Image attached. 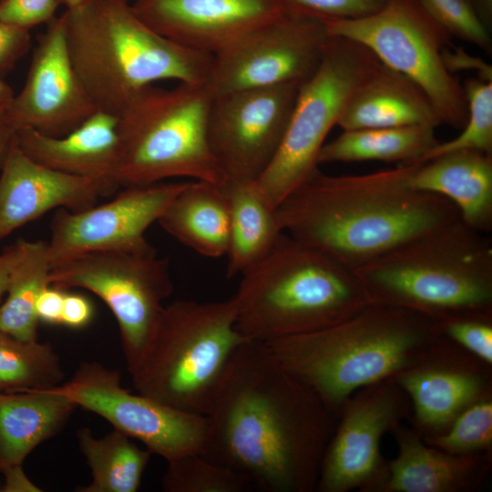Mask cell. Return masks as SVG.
Returning a JSON list of instances; mask_svg holds the SVG:
<instances>
[{
  "label": "cell",
  "mask_w": 492,
  "mask_h": 492,
  "mask_svg": "<svg viewBox=\"0 0 492 492\" xmlns=\"http://www.w3.org/2000/svg\"><path fill=\"white\" fill-rule=\"evenodd\" d=\"M438 142L435 128L423 126L343 130L337 138L324 143L317 163L366 160L398 165L415 163Z\"/></svg>",
  "instance_id": "cell-28"
},
{
  "label": "cell",
  "mask_w": 492,
  "mask_h": 492,
  "mask_svg": "<svg viewBox=\"0 0 492 492\" xmlns=\"http://www.w3.org/2000/svg\"><path fill=\"white\" fill-rule=\"evenodd\" d=\"M46 25L24 86L0 118L14 133L31 128L61 137L97 111L69 57L64 15Z\"/></svg>",
  "instance_id": "cell-17"
},
{
  "label": "cell",
  "mask_w": 492,
  "mask_h": 492,
  "mask_svg": "<svg viewBox=\"0 0 492 492\" xmlns=\"http://www.w3.org/2000/svg\"><path fill=\"white\" fill-rule=\"evenodd\" d=\"M14 96L11 87L0 77V118L8 108Z\"/></svg>",
  "instance_id": "cell-46"
},
{
  "label": "cell",
  "mask_w": 492,
  "mask_h": 492,
  "mask_svg": "<svg viewBox=\"0 0 492 492\" xmlns=\"http://www.w3.org/2000/svg\"><path fill=\"white\" fill-rule=\"evenodd\" d=\"M30 46L29 30L0 21V75L13 68Z\"/></svg>",
  "instance_id": "cell-39"
},
{
  "label": "cell",
  "mask_w": 492,
  "mask_h": 492,
  "mask_svg": "<svg viewBox=\"0 0 492 492\" xmlns=\"http://www.w3.org/2000/svg\"><path fill=\"white\" fill-rule=\"evenodd\" d=\"M85 1L86 0H58L59 4L64 5L66 8L75 7Z\"/></svg>",
  "instance_id": "cell-48"
},
{
  "label": "cell",
  "mask_w": 492,
  "mask_h": 492,
  "mask_svg": "<svg viewBox=\"0 0 492 492\" xmlns=\"http://www.w3.org/2000/svg\"><path fill=\"white\" fill-rule=\"evenodd\" d=\"M157 222L177 241L202 256L218 258L227 253L229 209L220 185L187 181Z\"/></svg>",
  "instance_id": "cell-27"
},
{
  "label": "cell",
  "mask_w": 492,
  "mask_h": 492,
  "mask_svg": "<svg viewBox=\"0 0 492 492\" xmlns=\"http://www.w3.org/2000/svg\"><path fill=\"white\" fill-rule=\"evenodd\" d=\"M423 440L453 455L492 454V396L466 408L445 433Z\"/></svg>",
  "instance_id": "cell-34"
},
{
  "label": "cell",
  "mask_w": 492,
  "mask_h": 492,
  "mask_svg": "<svg viewBox=\"0 0 492 492\" xmlns=\"http://www.w3.org/2000/svg\"><path fill=\"white\" fill-rule=\"evenodd\" d=\"M13 135L14 131L0 119V160Z\"/></svg>",
  "instance_id": "cell-47"
},
{
  "label": "cell",
  "mask_w": 492,
  "mask_h": 492,
  "mask_svg": "<svg viewBox=\"0 0 492 492\" xmlns=\"http://www.w3.org/2000/svg\"><path fill=\"white\" fill-rule=\"evenodd\" d=\"M413 167L345 176L318 168L278 205L282 230L354 271L460 219L447 199L410 186Z\"/></svg>",
  "instance_id": "cell-2"
},
{
  "label": "cell",
  "mask_w": 492,
  "mask_h": 492,
  "mask_svg": "<svg viewBox=\"0 0 492 492\" xmlns=\"http://www.w3.org/2000/svg\"><path fill=\"white\" fill-rule=\"evenodd\" d=\"M440 125L425 91L382 63L354 93L337 124L343 130Z\"/></svg>",
  "instance_id": "cell-24"
},
{
  "label": "cell",
  "mask_w": 492,
  "mask_h": 492,
  "mask_svg": "<svg viewBox=\"0 0 492 492\" xmlns=\"http://www.w3.org/2000/svg\"><path fill=\"white\" fill-rule=\"evenodd\" d=\"M77 406L48 390L0 392V474L65 426Z\"/></svg>",
  "instance_id": "cell-25"
},
{
  "label": "cell",
  "mask_w": 492,
  "mask_h": 492,
  "mask_svg": "<svg viewBox=\"0 0 492 492\" xmlns=\"http://www.w3.org/2000/svg\"><path fill=\"white\" fill-rule=\"evenodd\" d=\"M451 47V46H450ZM446 48L443 58L446 67L451 74L462 70H475L477 77L492 81V67L482 59L466 53L461 48Z\"/></svg>",
  "instance_id": "cell-41"
},
{
  "label": "cell",
  "mask_w": 492,
  "mask_h": 492,
  "mask_svg": "<svg viewBox=\"0 0 492 492\" xmlns=\"http://www.w3.org/2000/svg\"><path fill=\"white\" fill-rule=\"evenodd\" d=\"M467 118L455 138L438 142L415 163H422L453 150H477L492 154V81L469 78L463 84Z\"/></svg>",
  "instance_id": "cell-33"
},
{
  "label": "cell",
  "mask_w": 492,
  "mask_h": 492,
  "mask_svg": "<svg viewBox=\"0 0 492 492\" xmlns=\"http://www.w3.org/2000/svg\"><path fill=\"white\" fill-rule=\"evenodd\" d=\"M50 284L91 292L118 323L128 373L151 339L173 292L169 261L153 253L93 251L52 267Z\"/></svg>",
  "instance_id": "cell-11"
},
{
  "label": "cell",
  "mask_w": 492,
  "mask_h": 492,
  "mask_svg": "<svg viewBox=\"0 0 492 492\" xmlns=\"http://www.w3.org/2000/svg\"><path fill=\"white\" fill-rule=\"evenodd\" d=\"M236 319L233 297L165 305L129 372L136 391L175 409L206 415L232 357L248 340Z\"/></svg>",
  "instance_id": "cell-7"
},
{
  "label": "cell",
  "mask_w": 492,
  "mask_h": 492,
  "mask_svg": "<svg viewBox=\"0 0 492 492\" xmlns=\"http://www.w3.org/2000/svg\"><path fill=\"white\" fill-rule=\"evenodd\" d=\"M93 315V305L87 297L66 292L61 324L71 329H81L90 323Z\"/></svg>",
  "instance_id": "cell-40"
},
{
  "label": "cell",
  "mask_w": 492,
  "mask_h": 492,
  "mask_svg": "<svg viewBox=\"0 0 492 492\" xmlns=\"http://www.w3.org/2000/svg\"><path fill=\"white\" fill-rule=\"evenodd\" d=\"M126 1H128V2H129V3H132V2H134V1H136V0H126Z\"/></svg>",
  "instance_id": "cell-49"
},
{
  "label": "cell",
  "mask_w": 492,
  "mask_h": 492,
  "mask_svg": "<svg viewBox=\"0 0 492 492\" xmlns=\"http://www.w3.org/2000/svg\"><path fill=\"white\" fill-rule=\"evenodd\" d=\"M78 447L91 470L92 481L80 492H137L151 453L114 428L96 437L87 427L77 433Z\"/></svg>",
  "instance_id": "cell-29"
},
{
  "label": "cell",
  "mask_w": 492,
  "mask_h": 492,
  "mask_svg": "<svg viewBox=\"0 0 492 492\" xmlns=\"http://www.w3.org/2000/svg\"><path fill=\"white\" fill-rule=\"evenodd\" d=\"M58 0H0V21L29 30L55 17Z\"/></svg>",
  "instance_id": "cell-38"
},
{
  "label": "cell",
  "mask_w": 492,
  "mask_h": 492,
  "mask_svg": "<svg viewBox=\"0 0 492 492\" xmlns=\"http://www.w3.org/2000/svg\"><path fill=\"white\" fill-rule=\"evenodd\" d=\"M330 36L357 42L378 60L415 82L441 123L462 129L467 118L463 84L446 67L450 35L418 0H384L376 12L354 19L323 20Z\"/></svg>",
  "instance_id": "cell-10"
},
{
  "label": "cell",
  "mask_w": 492,
  "mask_h": 492,
  "mask_svg": "<svg viewBox=\"0 0 492 492\" xmlns=\"http://www.w3.org/2000/svg\"><path fill=\"white\" fill-rule=\"evenodd\" d=\"M301 84L212 96L207 134L224 179L257 180L284 138Z\"/></svg>",
  "instance_id": "cell-15"
},
{
  "label": "cell",
  "mask_w": 492,
  "mask_h": 492,
  "mask_svg": "<svg viewBox=\"0 0 492 492\" xmlns=\"http://www.w3.org/2000/svg\"><path fill=\"white\" fill-rule=\"evenodd\" d=\"M410 414V400L393 377L354 392L326 446L315 491L379 492L388 475L381 441Z\"/></svg>",
  "instance_id": "cell-14"
},
{
  "label": "cell",
  "mask_w": 492,
  "mask_h": 492,
  "mask_svg": "<svg viewBox=\"0 0 492 492\" xmlns=\"http://www.w3.org/2000/svg\"><path fill=\"white\" fill-rule=\"evenodd\" d=\"M365 46L330 36L322 60L298 90L288 127L270 166L256 180L272 207L318 169L317 158L331 129L357 88L380 65Z\"/></svg>",
  "instance_id": "cell-9"
},
{
  "label": "cell",
  "mask_w": 492,
  "mask_h": 492,
  "mask_svg": "<svg viewBox=\"0 0 492 492\" xmlns=\"http://www.w3.org/2000/svg\"><path fill=\"white\" fill-rule=\"evenodd\" d=\"M393 378L410 400L407 422L422 438L445 433L466 408L492 396V364L443 335Z\"/></svg>",
  "instance_id": "cell-18"
},
{
  "label": "cell",
  "mask_w": 492,
  "mask_h": 492,
  "mask_svg": "<svg viewBox=\"0 0 492 492\" xmlns=\"http://www.w3.org/2000/svg\"><path fill=\"white\" fill-rule=\"evenodd\" d=\"M212 95L206 84L149 86L118 116L119 187L145 186L171 178L220 185L225 179L207 134Z\"/></svg>",
  "instance_id": "cell-8"
},
{
  "label": "cell",
  "mask_w": 492,
  "mask_h": 492,
  "mask_svg": "<svg viewBox=\"0 0 492 492\" xmlns=\"http://www.w3.org/2000/svg\"><path fill=\"white\" fill-rule=\"evenodd\" d=\"M220 186L229 209L226 276L231 279L264 258L283 231L256 180L225 179Z\"/></svg>",
  "instance_id": "cell-26"
},
{
  "label": "cell",
  "mask_w": 492,
  "mask_h": 492,
  "mask_svg": "<svg viewBox=\"0 0 492 492\" xmlns=\"http://www.w3.org/2000/svg\"><path fill=\"white\" fill-rule=\"evenodd\" d=\"M232 297L239 332L264 343L334 325L371 303L354 270L285 232L241 274Z\"/></svg>",
  "instance_id": "cell-5"
},
{
  "label": "cell",
  "mask_w": 492,
  "mask_h": 492,
  "mask_svg": "<svg viewBox=\"0 0 492 492\" xmlns=\"http://www.w3.org/2000/svg\"><path fill=\"white\" fill-rule=\"evenodd\" d=\"M131 5L163 36L210 56L290 9L282 0H136Z\"/></svg>",
  "instance_id": "cell-19"
},
{
  "label": "cell",
  "mask_w": 492,
  "mask_h": 492,
  "mask_svg": "<svg viewBox=\"0 0 492 492\" xmlns=\"http://www.w3.org/2000/svg\"><path fill=\"white\" fill-rule=\"evenodd\" d=\"M63 15L69 57L99 111L120 116L159 81L206 84L212 56L163 36L126 0H86Z\"/></svg>",
  "instance_id": "cell-4"
},
{
  "label": "cell",
  "mask_w": 492,
  "mask_h": 492,
  "mask_svg": "<svg viewBox=\"0 0 492 492\" xmlns=\"http://www.w3.org/2000/svg\"><path fill=\"white\" fill-rule=\"evenodd\" d=\"M20 251V241L5 249L0 253V301L5 295L12 271Z\"/></svg>",
  "instance_id": "cell-44"
},
{
  "label": "cell",
  "mask_w": 492,
  "mask_h": 492,
  "mask_svg": "<svg viewBox=\"0 0 492 492\" xmlns=\"http://www.w3.org/2000/svg\"><path fill=\"white\" fill-rule=\"evenodd\" d=\"M45 390L103 417L167 463L200 453L203 447L206 415L175 409L138 392L133 394L121 384L118 371L97 362L82 363L68 381Z\"/></svg>",
  "instance_id": "cell-12"
},
{
  "label": "cell",
  "mask_w": 492,
  "mask_h": 492,
  "mask_svg": "<svg viewBox=\"0 0 492 492\" xmlns=\"http://www.w3.org/2000/svg\"><path fill=\"white\" fill-rule=\"evenodd\" d=\"M66 290L49 285L40 293L36 303V313L39 322L61 324Z\"/></svg>",
  "instance_id": "cell-42"
},
{
  "label": "cell",
  "mask_w": 492,
  "mask_h": 492,
  "mask_svg": "<svg viewBox=\"0 0 492 492\" xmlns=\"http://www.w3.org/2000/svg\"><path fill=\"white\" fill-rule=\"evenodd\" d=\"M431 17L451 37L459 38L491 52L490 30L481 21L469 0H418Z\"/></svg>",
  "instance_id": "cell-35"
},
{
  "label": "cell",
  "mask_w": 492,
  "mask_h": 492,
  "mask_svg": "<svg viewBox=\"0 0 492 492\" xmlns=\"http://www.w3.org/2000/svg\"><path fill=\"white\" fill-rule=\"evenodd\" d=\"M409 184L447 199L471 228L492 231V154L453 150L414 163Z\"/></svg>",
  "instance_id": "cell-23"
},
{
  "label": "cell",
  "mask_w": 492,
  "mask_h": 492,
  "mask_svg": "<svg viewBox=\"0 0 492 492\" xmlns=\"http://www.w3.org/2000/svg\"><path fill=\"white\" fill-rule=\"evenodd\" d=\"M0 486H1V481H0Z\"/></svg>",
  "instance_id": "cell-50"
},
{
  "label": "cell",
  "mask_w": 492,
  "mask_h": 492,
  "mask_svg": "<svg viewBox=\"0 0 492 492\" xmlns=\"http://www.w3.org/2000/svg\"><path fill=\"white\" fill-rule=\"evenodd\" d=\"M0 241L58 209L81 211L110 195L98 181L64 173L28 157L13 135L0 160Z\"/></svg>",
  "instance_id": "cell-20"
},
{
  "label": "cell",
  "mask_w": 492,
  "mask_h": 492,
  "mask_svg": "<svg viewBox=\"0 0 492 492\" xmlns=\"http://www.w3.org/2000/svg\"><path fill=\"white\" fill-rule=\"evenodd\" d=\"M186 184L161 181L123 187L106 203L81 211L56 210L47 241L52 267L93 251L157 252L146 231Z\"/></svg>",
  "instance_id": "cell-16"
},
{
  "label": "cell",
  "mask_w": 492,
  "mask_h": 492,
  "mask_svg": "<svg viewBox=\"0 0 492 492\" xmlns=\"http://www.w3.org/2000/svg\"><path fill=\"white\" fill-rule=\"evenodd\" d=\"M65 374L52 345L26 341L0 330V392L48 389L64 382Z\"/></svg>",
  "instance_id": "cell-31"
},
{
  "label": "cell",
  "mask_w": 492,
  "mask_h": 492,
  "mask_svg": "<svg viewBox=\"0 0 492 492\" xmlns=\"http://www.w3.org/2000/svg\"><path fill=\"white\" fill-rule=\"evenodd\" d=\"M4 482L1 483L0 492H39L42 489L32 482L26 476L23 466L9 468L1 473Z\"/></svg>",
  "instance_id": "cell-43"
},
{
  "label": "cell",
  "mask_w": 492,
  "mask_h": 492,
  "mask_svg": "<svg viewBox=\"0 0 492 492\" xmlns=\"http://www.w3.org/2000/svg\"><path fill=\"white\" fill-rule=\"evenodd\" d=\"M118 117L96 111L81 125L61 137L22 128L14 136L23 151L53 169L100 182L113 194L118 163Z\"/></svg>",
  "instance_id": "cell-22"
},
{
  "label": "cell",
  "mask_w": 492,
  "mask_h": 492,
  "mask_svg": "<svg viewBox=\"0 0 492 492\" xmlns=\"http://www.w3.org/2000/svg\"><path fill=\"white\" fill-rule=\"evenodd\" d=\"M288 8L321 20L354 19L379 10L384 0H282Z\"/></svg>",
  "instance_id": "cell-37"
},
{
  "label": "cell",
  "mask_w": 492,
  "mask_h": 492,
  "mask_svg": "<svg viewBox=\"0 0 492 492\" xmlns=\"http://www.w3.org/2000/svg\"><path fill=\"white\" fill-rule=\"evenodd\" d=\"M436 325L443 336L492 364V313L457 315Z\"/></svg>",
  "instance_id": "cell-36"
},
{
  "label": "cell",
  "mask_w": 492,
  "mask_h": 492,
  "mask_svg": "<svg viewBox=\"0 0 492 492\" xmlns=\"http://www.w3.org/2000/svg\"><path fill=\"white\" fill-rule=\"evenodd\" d=\"M19 241V255L0 305V330L21 340H37L36 303L44 289L51 285L52 264L46 241Z\"/></svg>",
  "instance_id": "cell-30"
},
{
  "label": "cell",
  "mask_w": 492,
  "mask_h": 492,
  "mask_svg": "<svg viewBox=\"0 0 492 492\" xmlns=\"http://www.w3.org/2000/svg\"><path fill=\"white\" fill-rule=\"evenodd\" d=\"M474 10L490 30L492 26V0H469Z\"/></svg>",
  "instance_id": "cell-45"
},
{
  "label": "cell",
  "mask_w": 492,
  "mask_h": 492,
  "mask_svg": "<svg viewBox=\"0 0 492 492\" xmlns=\"http://www.w3.org/2000/svg\"><path fill=\"white\" fill-rule=\"evenodd\" d=\"M329 38L323 20L289 9L212 56L206 86L217 96L302 84L318 67Z\"/></svg>",
  "instance_id": "cell-13"
},
{
  "label": "cell",
  "mask_w": 492,
  "mask_h": 492,
  "mask_svg": "<svg viewBox=\"0 0 492 492\" xmlns=\"http://www.w3.org/2000/svg\"><path fill=\"white\" fill-rule=\"evenodd\" d=\"M371 302L436 322L492 313V242L461 218L429 230L354 270Z\"/></svg>",
  "instance_id": "cell-6"
},
{
  "label": "cell",
  "mask_w": 492,
  "mask_h": 492,
  "mask_svg": "<svg viewBox=\"0 0 492 492\" xmlns=\"http://www.w3.org/2000/svg\"><path fill=\"white\" fill-rule=\"evenodd\" d=\"M200 455L266 492H314L339 415L247 340L235 353L206 415Z\"/></svg>",
  "instance_id": "cell-1"
},
{
  "label": "cell",
  "mask_w": 492,
  "mask_h": 492,
  "mask_svg": "<svg viewBox=\"0 0 492 492\" xmlns=\"http://www.w3.org/2000/svg\"><path fill=\"white\" fill-rule=\"evenodd\" d=\"M161 484L166 492H246L255 488L243 475L200 453L168 462Z\"/></svg>",
  "instance_id": "cell-32"
},
{
  "label": "cell",
  "mask_w": 492,
  "mask_h": 492,
  "mask_svg": "<svg viewBox=\"0 0 492 492\" xmlns=\"http://www.w3.org/2000/svg\"><path fill=\"white\" fill-rule=\"evenodd\" d=\"M441 338L433 319L371 302L334 325L265 344L286 372L340 415L354 392L394 377Z\"/></svg>",
  "instance_id": "cell-3"
},
{
  "label": "cell",
  "mask_w": 492,
  "mask_h": 492,
  "mask_svg": "<svg viewBox=\"0 0 492 492\" xmlns=\"http://www.w3.org/2000/svg\"><path fill=\"white\" fill-rule=\"evenodd\" d=\"M390 434L398 452L388 461L379 492H475L490 474L492 454H449L426 444L404 422Z\"/></svg>",
  "instance_id": "cell-21"
}]
</instances>
